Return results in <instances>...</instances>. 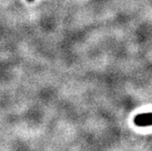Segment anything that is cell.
Here are the masks:
<instances>
[{"label": "cell", "instance_id": "1", "mask_svg": "<svg viewBox=\"0 0 152 151\" xmlns=\"http://www.w3.org/2000/svg\"><path fill=\"white\" fill-rule=\"evenodd\" d=\"M134 124L137 127H150L152 126V112L141 113L134 117Z\"/></svg>", "mask_w": 152, "mask_h": 151}, {"label": "cell", "instance_id": "2", "mask_svg": "<svg viewBox=\"0 0 152 151\" xmlns=\"http://www.w3.org/2000/svg\"><path fill=\"white\" fill-rule=\"evenodd\" d=\"M28 1H33V0H28Z\"/></svg>", "mask_w": 152, "mask_h": 151}]
</instances>
